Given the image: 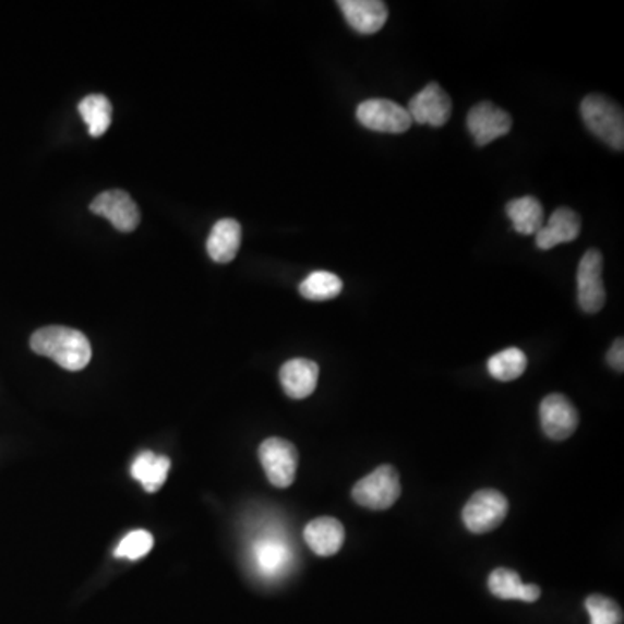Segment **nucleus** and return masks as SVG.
<instances>
[{"label":"nucleus","instance_id":"1","mask_svg":"<svg viewBox=\"0 0 624 624\" xmlns=\"http://www.w3.org/2000/svg\"><path fill=\"white\" fill-rule=\"evenodd\" d=\"M31 347L38 356L51 358L68 372H81L93 358V349L82 332L68 326H46L32 335Z\"/></svg>","mask_w":624,"mask_h":624},{"label":"nucleus","instance_id":"2","mask_svg":"<svg viewBox=\"0 0 624 624\" xmlns=\"http://www.w3.org/2000/svg\"><path fill=\"white\" fill-rule=\"evenodd\" d=\"M581 117L591 134L609 144L612 149L623 152L624 115L621 106L602 94H590L583 99Z\"/></svg>","mask_w":624,"mask_h":624},{"label":"nucleus","instance_id":"3","mask_svg":"<svg viewBox=\"0 0 624 624\" xmlns=\"http://www.w3.org/2000/svg\"><path fill=\"white\" fill-rule=\"evenodd\" d=\"M399 496L401 482L393 465H380L352 488V500L368 511H387Z\"/></svg>","mask_w":624,"mask_h":624},{"label":"nucleus","instance_id":"4","mask_svg":"<svg viewBox=\"0 0 624 624\" xmlns=\"http://www.w3.org/2000/svg\"><path fill=\"white\" fill-rule=\"evenodd\" d=\"M508 514V500L496 490H481L472 494L461 512L465 528L473 535H485L502 526Z\"/></svg>","mask_w":624,"mask_h":624},{"label":"nucleus","instance_id":"5","mask_svg":"<svg viewBox=\"0 0 624 624\" xmlns=\"http://www.w3.org/2000/svg\"><path fill=\"white\" fill-rule=\"evenodd\" d=\"M259 458L271 484L281 490L293 484L299 467V453L290 441L281 437L266 439L259 447Z\"/></svg>","mask_w":624,"mask_h":624},{"label":"nucleus","instance_id":"6","mask_svg":"<svg viewBox=\"0 0 624 624\" xmlns=\"http://www.w3.org/2000/svg\"><path fill=\"white\" fill-rule=\"evenodd\" d=\"M356 117L359 123L370 131L384 134H403L413 123L405 106L388 99H368L361 103Z\"/></svg>","mask_w":624,"mask_h":624},{"label":"nucleus","instance_id":"7","mask_svg":"<svg viewBox=\"0 0 624 624\" xmlns=\"http://www.w3.org/2000/svg\"><path fill=\"white\" fill-rule=\"evenodd\" d=\"M603 257L599 250L590 249L578 266L579 308L588 314H597L605 305V287L602 281Z\"/></svg>","mask_w":624,"mask_h":624},{"label":"nucleus","instance_id":"8","mask_svg":"<svg viewBox=\"0 0 624 624\" xmlns=\"http://www.w3.org/2000/svg\"><path fill=\"white\" fill-rule=\"evenodd\" d=\"M406 110L411 120L420 125L427 123V125L443 127L452 117V97L447 96L446 91L437 82H431L411 97Z\"/></svg>","mask_w":624,"mask_h":624},{"label":"nucleus","instance_id":"9","mask_svg":"<svg viewBox=\"0 0 624 624\" xmlns=\"http://www.w3.org/2000/svg\"><path fill=\"white\" fill-rule=\"evenodd\" d=\"M91 212L110 220L115 229L122 232L134 231L141 223L140 208L131 199V194L122 190H110L97 194L91 203Z\"/></svg>","mask_w":624,"mask_h":624},{"label":"nucleus","instance_id":"10","mask_svg":"<svg viewBox=\"0 0 624 624\" xmlns=\"http://www.w3.org/2000/svg\"><path fill=\"white\" fill-rule=\"evenodd\" d=\"M541 429L553 441H565L578 429V409L562 394H550L540 405Z\"/></svg>","mask_w":624,"mask_h":624},{"label":"nucleus","instance_id":"11","mask_svg":"<svg viewBox=\"0 0 624 624\" xmlns=\"http://www.w3.org/2000/svg\"><path fill=\"white\" fill-rule=\"evenodd\" d=\"M467 127L477 146H485L511 132L512 117L493 103H479L468 111Z\"/></svg>","mask_w":624,"mask_h":624},{"label":"nucleus","instance_id":"12","mask_svg":"<svg viewBox=\"0 0 624 624\" xmlns=\"http://www.w3.org/2000/svg\"><path fill=\"white\" fill-rule=\"evenodd\" d=\"M252 559L262 578L276 579L287 573L293 562V553L279 536H264L253 543Z\"/></svg>","mask_w":624,"mask_h":624},{"label":"nucleus","instance_id":"13","mask_svg":"<svg viewBox=\"0 0 624 624\" xmlns=\"http://www.w3.org/2000/svg\"><path fill=\"white\" fill-rule=\"evenodd\" d=\"M338 8L346 16L350 28H355L361 35L376 34L387 23V4L380 0H340Z\"/></svg>","mask_w":624,"mask_h":624},{"label":"nucleus","instance_id":"14","mask_svg":"<svg viewBox=\"0 0 624 624\" xmlns=\"http://www.w3.org/2000/svg\"><path fill=\"white\" fill-rule=\"evenodd\" d=\"M320 367L311 359H290L279 370V382L283 391L291 399H305L317 387Z\"/></svg>","mask_w":624,"mask_h":624},{"label":"nucleus","instance_id":"15","mask_svg":"<svg viewBox=\"0 0 624 624\" xmlns=\"http://www.w3.org/2000/svg\"><path fill=\"white\" fill-rule=\"evenodd\" d=\"M304 540L309 549L320 557H332L343 549L346 529L334 517H320L305 526Z\"/></svg>","mask_w":624,"mask_h":624},{"label":"nucleus","instance_id":"16","mask_svg":"<svg viewBox=\"0 0 624 624\" xmlns=\"http://www.w3.org/2000/svg\"><path fill=\"white\" fill-rule=\"evenodd\" d=\"M581 232V219L576 212L562 207L553 212L549 224L536 232V247L540 250H550L561 243H571Z\"/></svg>","mask_w":624,"mask_h":624},{"label":"nucleus","instance_id":"17","mask_svg":"<svg viewBox=\"0 0 624 624\" xmlns=\"http://www.w3.org/2000/svg\"><path fill=\"white\" fill-rule=\"evenodd\" d=\"M241 245V226L235 219H220L212 228L207 240V252L217 264H228L237 257Z\"/></svg>","mask_w":624,"mask_h":624},{"label":"nucleus","instance_id":"18","mask_svg":"<svg viewBox=\"0 0 624 624\" xmlns=\"http://www.w3.org/2000/svg\"><path fill=\"white\" fill-rule=\"evenodd\" d=\"M488 587L494 597L502 600H523V602H536L540 599L541 590L536 585H524L519 574L515 571L499 567L490 574Z\"/></svg>","mask_w":624,"mask_h":624},{"label":"nucleus","instance_id":"19","mask_svg":"<svg viewBox=\"0 0 624 624\" xmlns=\"http://www.w3.org/2000/svg\"><path fill=\"white\" fill-rule=\"evenodd\" d=\"M170 460L167 456L155 455L153 452H143L131 467L132 477L140 481L144 490L155 493L160 490L169 476Z\"/></svg>","mask_w":624,"mask_h":624},{"label":"nucleus","instance_id":"20","mask_svg":"<svg viewBox=\"0 0 624 624\" xmlns=\"http://www.w3.org/2000/svg\"><path fill=\"white\" fill-rule=\"evenodd\" d=\"M506 216L511 217L515 231L519 235H536L543 228L544 211L540 200L535 196H523L512 200L506 205Z\"/></svg>","mask_w":624,"mask_h":624},{"label":"nucleus","instance_id":"21","mask_svg":"<svg viewBox=\"0 0 624 624\" xmlns=\"http://www.w3.org/2000/svg\"><path fill=\"white\" fill-rule=\"evenodd\" d=\"M79 113L82 120L89 127V134L93 137H101L111 125V117H113V108L108 97L103 94H93L82 99L79 105Z\"/></svg>","mask_w":624,"mask_h":624},{"label":"nucleus","instance_id":"22","mask_svg":"<svg viewBox=\"0 0 624 624\" xmlns=\"http://www.w3.org/2000/svg\"><path fill=\"white\" fill-rule=\"evenodd\" d=\"M344 290L343 279L329 271H314L304 281L300 283V296L308 300H332Z\"/></svg>","mask_w":624,"mask_h":624},{"label":"nucleus","instance_id":"23","mask_svg":"<svg viewBox=\"0 0 624 624\" xmlns=\"http://www.w3.org/2000/svg\"><path fill=\"white\" fill-rule=\"evenodd\" d=\"M528 368V358L517 347L502 350L499 355L491 356L488 361V372L500 382H512L524 375Z\"/></svg>","mask_w":624,"mask_h":624},{"label":"nucleus","instance_id":"24","mask_svg":"<svg viewBox=\"0 0 624 624\" xmlns=\"http://www.w3.org/2000/svg\"><path fill=\"white\" fill-rule=\"evenodd\" d=\"M585 608L590 614L591 624H623V609L609 597L590 595L585 600Z\"/></svg>","mask_w":624,"mask_h":624},{"label":"nucleus","instance_id":"25","mask_svg":"<svg viewBox=\"0 0 624 624\" xmlns=\"http://www.w3.org/2000/svg\"><path fill=\"white\" fill-rule=\"evenodd\" d=\"M152 549L153 536L148 531H132L115 549V557L137 561V559L146 557Z\"/></svg>","mask_w":624,"mask_h":624},{"label":"nucleus","instance_id":"26","mask_svg":"<svg viewBox=\"0 0 624 624\" xmlns=\"http://www.w3.org/2000/svg\"><path fill=\"white\" fill-rule=\"evenodd\" d=\"M608 363L611 364L616 372L623 373L624 370V344L623 338H617L616 343L612 344L608 352Z\"/></svg>","mask_w":624,"mask_h":624}]
</instances>
